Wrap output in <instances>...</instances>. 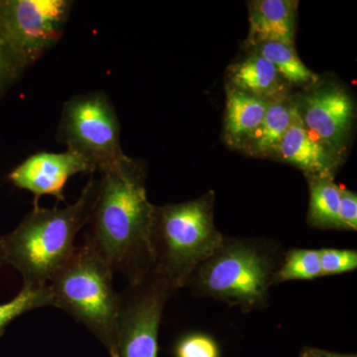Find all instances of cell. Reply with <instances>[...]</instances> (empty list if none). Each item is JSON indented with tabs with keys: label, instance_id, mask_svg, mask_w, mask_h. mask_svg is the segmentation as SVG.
Returning <instances> with one entry per match:
<instances>
[{
	"label": "cell",
	"instance_id": "cell-1",
	"mask_svg": "<svg viewBox=\"0 0 357 357\" xmlns=\"http://www.w3.org/2000/svg\"><path fill=\"white\" fill-rule=\"evenodd\" d=\"M84 241L93 245L129 285L144 280L151 270L150 232L154 204L148 199L146 171L128 155L105 169Z\"/></svg>",
	"mask_w": 357,
	"mask_h": 357
},
{
	"label": "cell",
	"instance_id": "cell-2",
	"mask_svg": "<svg viewBox=\"0 0 357 357\" xmlns=\"http://www.w3.org/2000/svg\"><path fill=\"white\" fill-rule=\"evenodd\" d=\"M98 178L91 177L79 199L63 208H40L0 236V259L20 272L23 286L41 287L57 273L74 252L75 239L88 225L98 196Z\"/></svg>",
	"mask_w": 357,
	"mask_h": 357
},
{
	"label": "cell",
	"instance_id": "cell-3",
	"mask_svg": "<svg viewBox=\"0 0 357 357\" xmlns=\"http://www.w3.org/2000/svg\"><path fill=\"white\" fill-rule=\"evenodd\" d=\"M215 225V194L184 203L154 206L150 232V273L174 294L222 245Z\"/></svg>",
	"mask_w": 357,
	"mask_h": 357
},
{
	"label": "cell",
	"instance_id": "cell-4",
	"mask_svg": "<svg viewBox=\"0 0 357 357\" xmlns=\"http://www.w3.org/2000/svg\"><path fill=\"white\" fill-rule=\"evenodd\" d=\"M281 260L272 243L225 237L188 285L197 296L238 307L244 312L255 311L267 307L269 289Z\"/></svg>",
	"mask_w": 357,
	"mask_h": 357
},
{
	"label": "cell",
	"instance_id": "cell-5",
	"mask_svg": "<svg viewBox=\"0 0 357 357\" xmlns=\"http://www.w3.org/2000/svg\"><path fill=\"white\" fill-rule=\"evenodd\" d=\"M114 271L93 245L84 241L49 282L53 307L63 310L91 331L116 356L121 293Z\"/></svg>",
	"mask_w": 357,
	"mask_h": 357
},
{
	"label": "cell",
	"instance_id": "cell-6",
	"mask_svg": "<svg viewBox=\"0 0 357 357\" xmlns=\"http://www.w3.org/2000/svg\"><path fill=\"white\" fill-rule=\"evenodd\" d=\"M57 140L102 172L126 156L121 143V123L109 96L89 91L65 102Z\"/></svg>",
	"mask_w": 357,
	"mask_h": 357
},
{
	"label": "cell",
	"instance_id": "cell-7",
	"mask_svg": "<svg viewBox=\"0 0 357 357\" xmlns=\"http://www.w3.org/2000/svg\"><path fill=\"white\" fill-rule=\"evenodd\" d=\"M72 0H0V32L30 67L62 38Z\"/></svg>",
	"mask_w": 357,
	"mask_h": 357
},
{
	"label": "cell",
	"instance_id": "cell-8",
	"mask_svg": "<svg viewBox=\"0 0 357 357\" xmlns=\"http://www.w3.org/2000/svg\"><path fill=\"white\" fill-rule=\"evenodd\" d=\"M174 295L163 282L148 274L121 293L116 356L158 357L159 328L166 303Z\"/></svg>",
	"mask_w": 357,
	"mask_h": 357
},
{
	"label": "cell",
	"instance_id": "cell-9",
	"mask_svg": "<svg viewBox=\"0 0 357 357\" xmlns=\"http://www.w3.org/2000/svg\"><path fill=\"white\" fill-rule=\"evenodd\" d=\"M294 102L307 130L340 155L354 121V105L349 93L335 84H326Z\"/></svg>",
	"mask_w": 357,
	"mask_h": 357
},
{
	"label": "cell",
	"instance_id": "cell-10",
	"mask_svg": "<svg viewBox=\"0 0 357 357\" xmlns=\"http://www.w3.org/2000/svg\"><path fill=\"white\" fill-rule=\"evenodd\" d=\"M79 173L96 172L86 159L67 149L61 153L40 152L31 155L8 174L7 180L17 189L31 192L34 206H38L39 199L44 196L64 202L68 181Z\"/></svg>",
	"mask_w": 357,
	"mask_h": 357
},
{
	"label": "cell",
	"instance_id": "cell-11",
	"mask_svg": "<svg viewBox=\"0 0 357 357\" xmlns=\"http://www.w3.org/2000/svg\"><path fill=\"white\" fill-rule=\"evenodd\" d=\"M276 157L299 169L307 178L335 177L342 162L340 154L312 137L301 121L297 107L292 123L279 144Z\"/></svg>",
	"mask_w": 357,
	"mask_h": 357
},
{
	"label": "cell",
	"instance_id": "cell-12",
	"mask_svg": "<svg viewBox=\"0 0 357 357\" xmlns=\"http://www.w3.org/2000/svg\"><path fill=\"white\" fill-rule=\"evenodd\" d=\"M298 1L255 0L248 2L249 48L260 43L276 42L294 47Z\"/></svg>",
	"mask_w": 357,
	"mask_h": 357
},
{
	"label": "cell",
	"instance_id": "cell-13",
	"mask_svg": "<svg viewBox=\"0 0 357 357\" xmlns=\"http://www.w3.org/2000/svg\"><path fill=\"white\" fill-rule=\"evenodd\" d=\"M229 88L257 96L268 102L288 98L289 84L282 79L278 70L267 59L249 52L237 61L227 72Z\"/></svg>",
	"mask_w": 357,
	"mask_h": 357
},
{
	"label": "cell",
	"instance_id": "cell-14",
	"mask_svg": "<svg viewBox=\"0 0 357 357\" xmlns=\"http://www.w3.org/2000/svg\"><path fill=\"white\" fill-rule=\"evenodd\" d=\"M227 95L223 124L225 139L230 146L239 149L261 124L271 102L229 86Z\"/></svg>",
	"mask_w": 357,
	"mask_h": 357
},
{
	"label": "cell",
	"instance_id": "cell-15",
	"mask_svg": "<svg viewBox=\"0 0 357 357\" xmlns=\"http://www.w3.org/2000/svg\"><path fill=\"white\" fill-rule=\"evenodd\" d=\"M295 110V102L290 96L270 103L261 124L239 149L249 156L276 157L282 138L292 123Z\"/></svg>",
	"mask_w": 357,
	"mask_h": 357
},
{
	"label": "cell",
	"instance_id": "cell-16",
	"mask_svg": "<svg viewBox=\"0 0 357 357\" xmlns=\"http://www.w3.org/2000/svg\"><path fill=\"white\" fill-rule=\"evenodd\" d=\"M331 176L307 178L310 190L307 222L314 229L340 230V185Z\"/></svg>",
	"mask_w": 357,
	"mask_h": 357
},
{
	"label": "cell",
	"instance_id": "cell-17",
	"mask_svg": "<svg viewBox=\"0 0 357 357\" xmlns=\"http://www.w3.org/2000/svg\"><path fill=\"white\" fill-rule=\"evenodd\" d=\"M250 52L258 54L273 64L282 79L290 86H306L316 83L318 76L302 62L292 46L267 42L251 47Z\"/></svg>",
	"mask_w": 357,
	"mask_h": 357
},
{
	"label": "cell",
	"instance_id": "cell-18",
	"mask_svg": "<svg viewBox=\"0 0 357 357\" xmlns=\"http://www.w3.org/2000/svg\"><path fill=\"white\" fill-rule=\"evenodd\" d=\"M323 277L318 249L294 248L284 255L273 277L274 284L314 280Z\"/></svg>",
	"mask_w": 357,
	"mask_h": 357
},
{
	"label": "cell",
	"instance_id": "cell-19",
	"mask_svg": "<svg viewBox=\"0 0 357 357\" xmlns=\"http://www.w3.org/2000/svg\"><path fill=\"white\" fill-rule=\"evenodd\" d=\"M53 307V296L50 286L22 289L13 300L0 304V335L6 332L7 326L26 312L40 307Z\"/></svg>",
	"mask_w": 357,
	"mask_h": 357
},
{
	"label": "cell",
	"instance_id": "cell-20",
	"mask_svg": "<svg viewBox=\"0 0 357 357\" xmlns=\"http://www.w3.org/2000/svg\"><path fill=\"white\" fill-rule=\"evenodd\" d=\"M27 68L0 32V100L20 82Z\"/></svg>",
	"mask_w": 357,
	"mask_h": 357
},
{
	"label": "cell",
	"instance_id": "cell-21",
	"mask_svg": "<svg viewBox=\"0 0 357 357\" xmlns=\"http://www.w3.org/2000/svg\"><path fill=\"white\" fill-rule=\"evenodd\" d=\"M318 250L323 277L335 276L356 270V250L337 248H321Z\"/></svg>",
	"mask_w": 357,
	"mask_h": 357
},
{
	"label": "cell",
	"instance_id": "cell-22",
	"mask_svg": "<svg viewBox=\"0 0 357 357\" xmlns=\"http://www.w3.org/2000/svg\"><path fill=\"white\" fill-rule=\"evenodd\" d=\"M177 357H220V349L213 338L201 333L185 335L176 345Z\"/></svg>",
	"mask_w": 357,
	"mask_h": 357
},
{
	"label": "cell",
	"instance_id": "cell-23",
	"mask_svg": "<svg viewBox=\"0 0 357 357\" xmlns=\"http://www.w3.org/2000/svg\"><path fill=\"white\" fill-rule=\"evenodd\" d=\"M340 230L357 229V196L356 192L340 187Z\"/></svg>",
	"mask_w": 357,
	"mask_h": 357
},
{
	"label": "cell",
	"instance_id": "cell-24",
	"mask_svg": "<svg viewBox=\"0 0 357 357\" xmlns=\"http://www.w3.org/2000/svg\"><path fill=\"white\" fill-rule=\"evenodd\" d=\"M300 357H356L354 354H342L317 349V347H304Z\"/></svg>",
	"mask_w": 357,
	"mask_h": 357
},
{
	"label": "cell",
	"instance_id": "cell-25",
	"mask_svg": "<svg viewBox=\"0 0 357 357\" xmlns=\"http://www.w3.org/2000/svg\"><path fill=\"white\" fill-rule=\"evenodd\" d=\"M2 266H3V264H2L1 259H0V268H1Z\"/></svg>",
	"mask_w": 357,
	"mask_h": 357
}]
</instances>
